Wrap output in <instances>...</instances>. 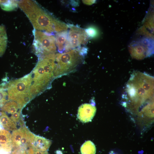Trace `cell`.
Segmentation results:
<instances>
[{
    "mask_svg": "<svg viewBox=\"0 0 154 154\" xmlns=\"http://www.w3.org/2000/svg\"><path fill=\"white\" fill-rule=\"evenodd\" d=\"M18 5L36 30L53 34L69 28L68 25L56 19L34 1L21 0Z\"/></svg>",
    "mask_w": 154,
    "mask_h": 154,
    "instance_id": "6da1fadb",
    "label": "cell"
},
{
    "mask_svg": "<svg viewBox=\"0 0 154 154\" xmlns=\"http://www.w3.org/2000/svg\"><path fill=\"white\" fill-rule=\"evenodd\" d=\"M38 58L37 65L31 72L32 81L29 93L33 98L48 88L54 78L55 54L41 56Z\"/></svg>",
    "mask_w": 154,
    "mask_h": 154,
    "instance_id": "7a4b0ae2",
    "label": "cell"
},
{
    "mask_svg": "<svg viewBox=\"0 0 154 154\" xmlns=\"http://www.w3.org/2000/svg\"><path fill=\"white\" fill-rule=\"evenodd\" d=\"M154 79L146 73L134 71L126 84L123 96L135 102L153 99Z\"/></svg>",
    "mask_w": 154,
    "mask_h": 154,
    "instance_id": "3957f363",
    "label": "cell"
},
{
    "mask_svg": "<svg viewBox=\"0 0 154 154\" xmlns=\"http://www.w3.org/2000/svg\"><path fill=\"white\" fill-rule=\"evenodd\" d=\"M87 50L86 47H83L55 54L54 78L75 71L82 62Z\"/></svg>",
    "mask_w": 154,
    "mask_h": 154,
    "instance_id": "277c9868",
    "label": "cell"
},
{
    "mask_svg": "<svg viewBox=\"0 0 154 154\" xmlns=\"http://www.w3.org/2000/svg\"><path fill=\"white\" fill-rule=\"evenodd\" d=\"M32 80L30 74L19 79L10 81L7 85L8 100L14 101L24 106L33 98L29 93Z\"/></svg>",
    "mask_w": 154,
    "mask_h": 154,
    "instance_id": "5b68a950",
    "label": "cell"
},
{
    "mask_svg": "<svg viewBox=\"0 0 154 154\" xmlns=\"http://www.w3.org/2000/svg\"><path fill=\"white\" fill-rule=\"evenodd\" d=\"M34 39L33 45L38 57L55 54L56 47L54 34L39 31L34 29Z\"/></svg>",
    "mask_w": 154,
    "mask_h": 154,
    "instance_id": "8992f818",
    "label": "cell"
},
{
    "mask_svg": "<svg viewBox=\"0 0 154 154\" xmlns=\"http://www.w3.org/2000/svg\"><path fill=\"white\" fill-rule=\"evenodd\" d=\"M69 29L66 42L64 52L85 46L90 39L84 29L77 26L68 25Z\"/></svg>",
    "mask_w": 154,
    "mask_h": 154,
    "instance_id": "52a82bcc",
    "label": "cell"
},
{
    "mask_svg": "<svg viewBox=\"0 0 154 154\" xmlns=\"http://www.w3.org/2000/svg\"><path fill=\"white\" fill-rule=\"evenodd\" d=\"M96 109L95 106L91 104H82L79 108L77 117L83 123H87L92 121L95 115Z\"/></svg>",
    "mask_w": 154,
    "mask_h": 154,
    "instance_id": "ba28073f",
    "label": "cell"
},
{
    "mask_svg": "<svg viewBox=\"0 0 154 154\" xmlns=\"http://www.w3.org/2000/svg\"><path fill=\"white\" fill-rule=\"evenodd\" d=\"M0 146L6 152L10 153L12 151V136L9 131L0 129Z\"/></svg>",
    "mask_w": 154,
    "mask_h": 154,
    "instance_id": "9c48e42d",
    "label": "cell"
},
{
    "mask_svg": "<svg viewBox=\"0 0 154 154\" xmlns=\"http://www.w3.org/2000/svg\"><path fill=\"white\" fill-rule=\"evenodd\" d=\"M52 143L51 141L44 137L35 135L32 147L41 151H47Z\"/></svg>",
    "mask_w": 154,
    "mask_h": 154,
    "instance_id": "30bf717a",
    "label": "cell"
},
{
    "mask_svg": "<svg viewBox=\"0 0 154 154\" xmlns=\"http://www.w3.org/2000/svg\"><path fill=\"white\" fill-rule=\"evenodd\" d=\"M0 124L5 130L8 131H13L17 129L16 123L2 111H0Z\"/></svg>",
    "mask_w": 154,
    "mask_h": 154,
    "instance_id": "8fae6325",
    "label": "cell"
},
{
    "mask_svg": "<svg viewBox=\"0 0 154 154\" xmlns=\"http://www.w3.org/2000/svg\"><path fill=\"white\" fill-rule=\"evenodd\" d=\"M68 35L67 30L57 33L56 35V45L57 47L58 51L61 53L64 51Z\"/></svg>",
    "mask_w": 154,
    "mask_h": 154,
    "instance_id": "7c38bea8",
    "label": "cell"
},
{
    "mask_svg": "<svg viewBox=\"0 0 154 154\" xmlns=\"http://www.w3.org/2000/svg\"><path fill=\"white\" fill-rule=\"evenodd\" d=\"M7 37L5 26L0 25V57L4 53L7 46Z\"/></svg>",
    "mask_w": 154,
    "mask_h": 154,
    "instance_id": "4fadbf2b",
    "label": "cell"
},
{
    "mask_svg": "<svg viewBox=\"0 0 154 154\" xmlns=\"http://www.w3.org/2000/svg\"><path fill=\"white\" fill-rule=\"evenodd\" d=\"M2 111L11 115L19 111H21L17 103L14 101H9L1 107Z\"/></svg>",
    "mask_w": 154,
    "mask_h": 154,
    "instance_id": "5bb4252c",
    "label": "cell"
},
{
    "mask_svg": "<svg viewBox=\"0 0 154 154\" xmlns=\"http://www.w3.org/2000/svg\"><path fill=\"white\" fill-rule=\"evenodd\" d=\"M81 154H95L96 147L94 144L90 141H85L80 147Z\"/></svg>",
    "mask_w": 154,
    "mask_h": 154,
    "instance_id": "9a60e30c",
    "label": "cell"
},
{
    "mask_svg": "<svg viewBox=\"0 0 154 154\" xmlns=\"http://www.w3.org/2000/svg\"><path fill=\"white\" fill-rule=\"evenodd\" d=\"M18 1L16 0H0V5L1 8L4 10H14L18 6Z\"/></svg>",
    "mask_w": 154,
    "mask_h": 154,
    "instance_id": "2e32d148",
    "label": "cell"
},
{
    "mask_svg": "<svg viewBox=\"0 0 154 154\" xmlns=\"http://www.w3.org/2000/svg\"><path fill=\"white\" fill-rule=\"evenodd\" d=\"M7 84L3 82L0 84V107H2L8 101L7 92Z\"/></svg>",
    "mask_w": 154,
    "mask_h": 154,
    "instance_id": "e0dca14e",
    "label": "cell"
},
{
    "mask_svg": "<svg viewBox=\"0 0 154 154\" xmlns=\"http://www.w3.org/2000/svg\"><path fill=\"white\" fill-rule=\"evenodd\" d=\"M84 30L90 38H94L97 35V31L95 28L92 27H88Z\"/></svg>",
    "mask_w": 154,
    "mask_h": 154,
    "instance_id": "ac0fdd59",
    "label": "cell"
},
{
    "mask_svg": "<svg viewBox=\"0 0 154 154\" xmlns=\"http://www.w3.org/2000/svg\"><path fill=\"white\" fill-rule=\"evenodd\" d=\"M20 111L11 115L10 118L16 123L19 122L20 118Z\"/></svg>",
    "mask_w": 154,
    "mask_h": 154,
    "instance_id": "d6986e66",
    "label": "cell"
},
{
    "mask_svg": "<svg viewBox=\"0 0 154 154\" xmlns=\"http://www.w3.org/2000/svg\"><path fill=\"white\" fill-rule=\"evenodd\" d=\"M11 154H28L27 150L21 149L17 148L13 150Z\"/></svg>",
    "mask_w": 154,
    "mask_h": 154,
    "instance_id": "ffe728a7",
    "label": "cell"
},
{
    "mask_svg": "<svg viewBox=\"0 0 154 154\" xmlns=\"http://www.w3.org/2000/svg\"><path fill=\"white\" fill-rule=\"evenodd\" d=\"M33 149L34 154H48L47 151H41Z\"/></svg>",
    "mask_w": 154,
    "mask_h": 154,
    "instance_id": "44dd1931",
    "label": "cell"
},
{
    "mask_svg": "<svg viewBox=\"0 0 154 154\" xmlns=\"http://www.w3.org/2000/svg\"><path fill=\"white\" fill-rule=\"evenodd\" d=\"M27 152L28 154H34V150L32 147L29 148L27 150Z\"/></svg>",
    "mask_w": 154,
    "mask_h": 154,
    "instance_id": "7402d4cb",
    "label": "cell"
},
{
    "mask_svg": "<svg viewBox=\"0 0 154 154\" xmlns=\"http://www.w3.org/2000/svg\"><path fill=\"white\" fill-rule=\"evenodd\" d=\"M109 154H117V153H116L114 152L113 151H111L110 152Z\"/></svg>",
    "mask_w": 154,
    "mask_h": 154,
    "instance_id": "603a6c76",
    "label": "cell"
},
{
    "mask_svg": "<svg viewBox=\"0 0 154 154\" xmlns=\"http://www.w3.org/2000/svg\"><path fill=\"white\" fill-rule=\"evenodd\" d=\"M1 148L0 146V150H1Z\"/></svg>",
    "mask_w": 154,
    "mask_h": 154,
    "instance_id": "cb8c5ba5",
    "label": "cell"
}]
</instances>
